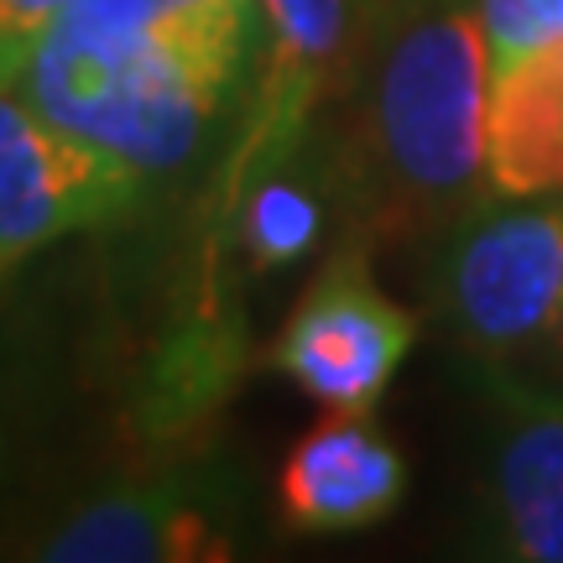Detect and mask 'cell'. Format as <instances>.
<instances>
[{"label": "cell", "mask_w": 563, "mask_h": 563, "mask_svg": "<svg viewBox=\"0 0 563 563\" xmlns=\"http://www.w3.org/2000/svg\"><path fill=\"white\" fill-rule=\"evenodd\" d=\"M481 0H371L350 183L382 235H433L490 199Z\"/></svg>", "instance_id": "obj_1"}, {"label": "cell", "mask_w": 563, "mask_h": 563, "mask_svg": "<svg viewBox=\"0 0 563 563\" xmlns=\"http://www.w3.org/2000/svg\"><path fill=\"white\" fill-rule=\"evenodd\" d=\"M251 32L256 0L194 5L136 32H79L58 21L26 58L16 95L136 173H173L235 100Z\"/></svg>", "instance_id": "obj_2"}, {"label": "cell", "mask_w": 563, "mask_h": 563, "mask_svg": "<svg viewBox=\"0 0 563 563\" xmlns=\"http://www.w3.org/2000/svg\"><path fill=\"white\" fill-rule=\"evenodd\" d=\"M433 302L449 340L485 365L548 344L563 313V194H490L443 224Z\"/></svg>", "instance_id": "obj_3"}, {"label": "cell", "mask_w": 563, "mask_h": 563, "mask_svg": "<svg viewBox=\"0 0 563 563\" xmlns=\"http://www.w3.org/2000/svg\"><path fill=\"white\" fill-rule=\"evenodd\" d=\"M418 340V319L382 292L361 245H340L287 313L272 365L329 412H365L382 402Z\"/></svg>", "instance_id": "obj_4"}, {"label": "cell", "mask_w": 563, "mask_h": 563, "mask_svg": "<svg viewBox=\"0 0 563 563\" xmlns=\"http://www.w3.org/2000/svg\"><path fill=\"white\" fill-rule=\"evenodd\" d=\"M141 178L125 157L63 131L0 84V262L42 251L47 241L121 224L141 203Z\"/></svg>", "instance_id": "obj_5"}, {"label": "cell", "mask_w": 563, "mask_h": 563, "mask_svg": "<svg viewBox=\"0 0 563 563\" xmlns=\"http://www.w3.org/2000/svg\"><path fill=\"white\" fill-rule=\"evenodd\" d=\"M481 26L490 194H563V0H481Z\"/></svg>", "instance_id": "obj_6"}, {"label": "cell", "mask_w": 563, "mask_h": 563, "mask_svg": "<svg viewBox=\"0 0 563 563\" xmlns=\"http://www.w3.org/2000/svg\"><path fill=\"white\" fill-rule=\"evenodd\" d=\"M256 26L266 42L262 79L245 115V136L224 173V199L214 203L220 224H230L251 183L298 152L319 100L350 63L355 0H256Z\"/></svg>", "instance_id": "obj_7"}, {"label": "cell", "mask_w": 563, "mask_h": 563, "mask_svg": "<svg viewBox=\"0 0 563 563\" xmlns=\"http://www.w3.org/2000/svg\"><path fill=\"white\" fill-rule=\"evenodd\" d=\"M490 391V511L511 559L563 563V386L485 371Z\"/></svg>", "instance_id": "obj_8"}, {"label": "cell", "mask_w": 563, "mask_h": 563, "mask_svg": "<svg viewBox=\"0 0 563 563\" xmlns=\"http://www.w3.org/2000/svg\"><path fill=\"white\" fill-rule=\"evenodd\" d=\"M402 454L365 422V412H329L277 470L282 522L308 538L365 532L402 506Z\"/></svg>", "instance_id": "obj_9"}, {"label": "cell", "mask_w": 563, "mask_h": 563, "mask_svg": "<svg viewBox=\"0 0 563 563\" xmlns=\"http://www.w3.org/2000/svg\"><path fill=\"white\" fill-rule=\"evenodd\" d=\"M224 553L230 548L220 527L178 485H141V490L100 496L42 543V559L58 563H162L224 559Z\"/></svg>", "instance_id": "obj_10"}, {"label": "cell", "mask_w": 563, "mask_h": 563, "mask_svg": "<svg viewBox=\"0 0 563 563\" xmlns=\"http://www.w3.org/2000/svg\"><path fill=\"white\" fill-rule=\"evenodd\" d=\"M230 224L241 230V245L256 266L302 262L323 235V199L302 178L287 173V162L262 173L235 203Z\"/></svg>", "instance_id": "obj_11"}, {"label": "cell", "mask_w": 563, "mask_h": 563, "mask_svg": "<svg viewBox=\"0 0 563 563\" xmlns=\"http://www.w3.org/2000/svg\"><path fill=\"white\" fill-rule=\"evenodd\" d=\"M74 0H0V79L16 84L42 37L68 16Z\"/></svg>", "instance_id": "obj_12"}, {"label": "cell", "mask_w": 563, "mask_h": 563, "mask_svg": "<svg viewBox=\"0 0 563 563\" xmlns=\"http://www.w3.org/2000/svg\"><path fill=\"white\" fill-rule=\"evenodd\" d=\"M194 5H220V0H74L63 26H79V32H136L146 21L178 16Z\"/></svg>", "instance_id": "obj_13"}, {"label": "cell", "mask_w": 563, "mask_h": 563, "mask_svg": "<svg viewBox=\"0 0 563 563\" xmlns=\"http://www.w3.org/2000/svg\"><path fill=\"white\" fill-rule=\"evenodd\" d=\"M548 344H553V350L563 355V313H559V323H553V334H548Z\"/></svg>", "instance_id": "obj_14"}, {"label": "cell", "mask_w": 563, "mask_h": 563, "mask_svg": "<svg viewBox=\"0 0 563 563\" xmlns=\"http://www.w3.org/2000/svg\"><path fill=\"white\" fill-rule=\"evenodd\" d=\"M0 272H5V262H0Z\"/></svg>", "instance_id": "obj_15"}, {"label": "cell", "mask_w": 563, "mask_h": 563, "mask_svg": "<svg viewBox=\"0 0 563 563\" xmlns=\"http://www.w3.org/2000/svg\"><path fill=\"white\" fill-rule=\"evenodd\" d=\"M0 84H5V79H0Z\"/></svg>", "instance_id": "obj_16"}]
</instances>
